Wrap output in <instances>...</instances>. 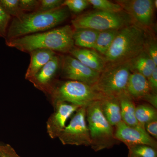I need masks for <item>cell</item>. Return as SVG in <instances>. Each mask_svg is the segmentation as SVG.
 Listing matches in <instances>:
<instances>
[{"mask_svg": "<svg viewBox=\"0 0 157 157\" xmlns=\"http://www.w3.org/2000/svg\"><path fill=\"white\" fill-rule=\"evenodd\" d=\"M74 29L70 25L27 35L6 41L7 46L29 53L37 49H48L62 53L69 52L74 47Z\"/></svg>", "mask_w": 157, "mask_h": 157, "instance_id": "6da1fadb", "label": "cell"}, {"mask_svg": "<svg viewBox=\"0 0 157 157\" xmlns=\"http://www.w3.org/2000/svg\"><path fill=\"white\" fill-rule=\"evenodd\" d=\"M70 16V11L64 6L51 11L25 13L20 17L13 18L9 24L6 42L54 29Z\"/></svg>", "mask_w": 157, "mask_h": 157, "instance_id": "7a4b0ae2", "label": "cell"}, {"mask_svg": "<svg viewBox=\"0 0 157 157\" xmlns=\"http://www.w3.org/2000/svg\"><path fill=\"white\" fill-rule=\"evenodd\" d=\"M147 31L134 24L121 29L107 53V63L128 61L145 49Z\"/></svg>", "mask_w": 157, "mask_h": 157, "instance_id": "3957f363", "label": "cell"}, {"mask_svg": "<svg viewBox=\"0 0 157 157\" xmlns=\"http://www.w3.org/2000/svg\"><path fill=\"white\" fill-rule=\"evenodd\" d=\"M132 72L130 60L108 63L93 87L104 97L118 99L127 93V85Z\"/></svg>", "mask_w": 157, "mask_h": 157, "instance_id": "277c9868", "label": "cell"}, {"mask_svg": "<svg viewBox=\"0 0 157 157\" xmlns=\"http://www.w3.org/2000/svg\"><path fill=\"white\" fill-rule=\"evenodd\" d=\"M99 101L86 107V119L90 136L91 147L94 151L109 149L117 144L114 129L103 114Z\"/></svg>", "mask_w": 157, "mask_h": 157, "instance_id": "5b68a950", "label": "cell"}, {"mask_svg": "<svg viewBox=\"0 0 157 157\" xmlns=\"http://www.w3.org/2000/svg\"><path fill=\"white\" fill-rule=\"evenodd\" d=\"M52 104L57 101L86 107L104 96L92 86L80 82L67 80L55 83L49 94Z\"/></svg>", "mask_w": 157, "mask_h": 157, "instance_id": "8992f818", "label": "cell"}, {"mask_svg": "<svg viewBox=\"0 0 157 157\" xmlns=\"http://www.w3.org/2000/svg\"><path fill=\"white\" fill-rule=\"evenodd\" d=\"M71 22L74 29L87 28L99 32L119 30L133 24L131 17L124 11L112 13L96 10L82 14Z\"/></svg>", "mask_w": 157, "mask_h": 157, "instance_id": "52a82bcc", "label": "cell"}, {"mask_svg": "<svg viewBox=\"0 0 157 157\" xmlns=\"http://www.w3.org/2000/svg\"><path fill=\"white\" fill-rule=\"evenodd\" d=\"M76 112L58 138L63 145L90 146L91 141L86 123V107H79Z\"/></svg>", "mask_w": 157, "mask_h": 157, "instance_id": "ba28073f", "label": "cell"}, {"mask_svg": "<svg viewBox=\"0 0 157 157\" xmlns=\"http://www.w3.org/2000/svg\"><path fill=\"white\" fill-rule=\"evenodd\" d=\"M116 2L128 14L133 24L145 30H151L154 17V1L118 0Z\"/></svg>", "mask_w": 157, "mask_h": 157, "instance_id": "9c48e42d", "label": "cell"}, {"mask_svg": "<svg viewBox=\"0 0 157 157\" xmlns=\"http://www.w3.org/2000/svg\"><path fill=\"white\" fill-rule=\"evenodd\" d=\"M60 69L63 78L68 80L80 82L90 86L96 84L101 74L70 55L62 58Z\"/></svg>", "mask_w": 157, "mask_h": 157, "instance_id": "30bf717a", "label": "cell"}, {"mask_svg": "<svg viewBox=\"0 0 157 157\" xmlns=\"http://www.w3.org/2000/svg\"><path fill=\"white\" fill-rule=\"evenodd\" d=\"M115 127V139L123 142L128 148L136 145H146L157 148L156 141L145 130L129 126L122 121Z\"/></svg>", "mask_w": 157, "mask_h": 157, "instance_id": "8fae6325", "label": "cell"}, {"mask_svg": "<svg viewBox=\"0 0 157 157\" xmlns=\"http://www.w3.org/2000/svg\"><path fill=\"white\" fill-rule=\"evenodd\" d=\"M52 104L54 112L46 122V130L48 136L55 139L58 137L65 128L66 122L69 117L80 107L60 101H56Z\"/></svg>", "mask_w": 157, "mask_h": 157, "instance_id": "7c38bea8", "label": "cell"}, {"mask_svg": "<svg viewBox=\"0 0 157 157\" xmlns=\"http://www.w3.org/2000/svg\"><path fill=\"white\" fill-rule=\"evenodd\" d=\"M61 63V59L56 55L29 81L35 87L48 95L55 84L54 78L60 69Z\"/></svg>", "mask_w": 157, "mask_h": 157, "instance_id": "4fadbf2b", "label": "cell"}, {"mask_svg": "<svg viewBox=\"0 0 157 157\" xmlns=\"http://www.w3.org/2000/svg\"><path fill=\"white\" fill-rule=\"evenodd\" d=\"M69 53L88 67L101 73L107 63L103 56L91 48L74 47Z\"/></svg>", "mask_w": 157, "mask_h": 157, "instance_id": "5bb4252c", "label": "cell"}, {"mask_svg": "<svg viewBox=\"0 0 157 157\" xmlns=\"http://www.w3.org/2000/svg\"><path fill=\"white\" fill-rule=\"evenodd\" d=\"M152 92L147 78L137 72L131 73L127 85V93L133 100H143Z\"/></svg>", "mask_w": 157, "mask_h": 157, "instance_id": "9a60e30c", "label": "cell"}, {"mask_svg": "<svg viewBox=\"0 0 157 157\" xmlns=\"http://www.w3.org/2000/svg\"><path fill=\"white\" fill-rule=\"evenodd\" d=\"M29 53L30 63L25 74V78L28 80L34 77L56 54L53 51L48 49H37Z\"/></svg>", "mask_w": 157, "mask_h": 157, "instance_id": "2e32d148", "label": "cell"}, {"mask_svg": "<svg viewBox=\"0 0 157 157\" xmlns=\"http://www.w3.org/2000/svg\"><path fill=\"white\" fill-rule=\"evenodd\" d=\"M99 103L101 111L111 126L115 127L122 121L119 99L104 97Z\"/></svg>", "mask_w": 157, "mask_h": 157, "instance_id": "e0dca14e", "label": "cell"}, {"mask_svg": "<svg viewBox=\"0 0 157 157\" xmlns=\"http://www.w3.org/2000/svg\"><path fill=\"white\" fill-rule=\"evenodd\" d=\"M120 104L122 121L129 126L145 130L139 124L135 116V107L134 100L125 93L118 98Z\"/></svg>", "mask_w": 157, "mask_h": 157, "instance_id": "ac0fdd59", "label": "cell"}, {"mask_svg": "<svg viewBox=\"0 0 157 157\" xmlns=\"http://www.w3.org/2000/svg\"><path fill=\"white\" fill-rule=\"evenodd\" d=\"M132 72H136L148 78L156 67L146 51L144 50L130 60Z\"/></svg>", "mask_w": 157, "mask_h": 157, "instance_id": "d6986e66", "label": "cell"}, {"mask_svg": "<svg viewBox=\"0 0 157 157\" xmlns=\"http://www.w3.org/2000/svg\"><path fill=\"white\" fill-rule=\"evenodd\" d=\"M99 31L92 29H74V46L78 48L94 49Z\"/></svg>", "mask_w": 157, "mask_h": 157, "instance_id": "ffe728a7", "label": "cell"}, {"mask_svg": "<svg viewBox=\"0 0 157 157\" xmlns=\"http://www.w3.org/2000/svg\"><path fill=\"white\" fill-rule=\"evenodd\" d=\"M119 30H109L99 32L94 50L104 56L112 45Z\"/></svg>", "mask_w": 157, "mask_h": 157, "instance_id": "44dd1931", "label": "cell"}, {"mask_svg": "<svg viewBox=\"0 0 157 157\" xmlns=\"http://www.w3.org/2000/svg\"><path fill=\"white\" fill-rule=\"evenodd\" d=\"M135 116L139 124L145 129V125L157 120L156 108L147 104H141L135 107Z\"/></svg>", "mask_w": 157, "mask_h": 157, "instance_id": "7402d4cb", "label": "cell"}, {"mask_svg": "<svg viewBox=\"0 0 157 157\" xmlns=\"http://www.w3.org/2000/svg\"><path fill=\"white\" fill-rule=\"evenodd\" d=\"M90 5L97 10L105 12L118 13L123 11L119 4L108 0H87Z\"/></svg>", "mask_w": 157, "mask_h": 157, "instance_id": "603a6c76", "label": "cell"}, {"mask_svg": "<svg viewBox=\"0 0 157 157\" xmlns=\"http://www.w3.org/2000/svg\"><path fill=\"white\" fill-rule=\"evenodd\" d=\"M0 7L6 14L14 18L25 14L19 6V0H0Z\"/></svg>", "mask_w": 157, "mask_h": 157, "instance_id": "cb8c5ba5", "label": "cell"}, {"mask_svg": "<svg viewBox=\"0 0 157 157\" xmlns=\"http://www.w3.org/2000/svg\"><path fill=\"white\" fill-rule=\"evenodd\" d=\"M129 152L139 157H157L156 149L146 145H138L128 148Z\"/></svg>", "mask_w": 157, "mask_h": 157, "instance_id": "d4e9b609", "label": "cell"}, {"mask_svg": "<svg viewBox=\"0 0 157 157\" xmlns=\"http://www.w3.org/2000/svg\"><path fill=\"white\" fill-rule=\"evenodd\" d=\"M145 50L157 66V43L155 37L152 35L151 30L147 31V39Z\"/></svg>", "mask_w": 157, "mask_h": 157, "instance_id": "484cf974", "label": "cell"}, {"mask_svg": "<svg viewBox=\"0 0 157 157\" xmlns=\"http://www.w3.org/2000/svg\"><path fill=\"white\" fill-rule=\"evenodd\" d=\"M90 5L87 0H66L62 6L67 7L70 11L78 13L84 11Z\"/></svg>", "mask_w": 157, "mask_h": 157, "instance_id": "4316f807", "label": "cell"}, {"mask_svg": "<svg viewBox=\"0 0 157 157\" xmlns=\"http://www.w3.org/2000/svg\"><path fill=\"white\" fill-rule=\"evenodd\" d=\"M39 6L36 11H51L62 6L63 0H40L39 1Z\"/></svg>", "mask_w": 157, "mask_h": 157, "instance_id": "83f0119b", "label": "cell"}, {"mask_svg": "<svg viewBox=\"0 0 157 157\" xmlns=\"http://www.w3.org/2000/svg\"><path fill=\"white\" fill-rule=\"evenodd\" d=\"M11 17L0 7V37L5 39Z\"/></svg>", "mask_w": 157, "mask_h": 157, "instance_id": "f1b7e54d", "label": "cell"}, {"mask_svg": "<svg viewBox=\"0 0 157 157\" xmlns=\"http://www.w3.org/2000/svg\"><path fill=\"white\" fill-rule=\"evenodd\" d=\"M39 1L36 0H19V6L23 12L37 11L39 6Z\"/></svg>", "mask_w": 157, "mask_h": 157, "instance_id": "f546056e", "label": "cell"}, {"mask_svg": "<svg viewBox=\"0 0 157 157\" xmlns=\"http://www.w3.org/2000/svg\"><path fill=\"white\" fill-rule=\"evenodd\" d=\"M0 156L2 157H21L9 144H0Z\"/></svg>", "mask_w": 157, "mask_h": 157, "instance_id": "4dcf8cb0", "label": "cell"}, {"mask_svg": "<svg viewBox=\"0 0 157 157\" xmlns=\"http://www.w3.org/2000/svg\"><path fill=\"white\" fill-rule=\"evenodd\" d=\"M146 132L154 138H157V120L151 121L145 125Z\"/></svg>", "mask_w": 157, "mask_h": 157, "instance_id": "1f68e13d", "label": "cell"}, {"mask_svg": "<svg viewBox=\"0 0 157 157\" xmlns=\"http://www.w3.org/2000/svg\"><path fill=\"white\" fill-rule=\"evenodd\" d=\"M150 87L152 92L157 93V67L155 68L150 76L147 78Z\"/></svg>", "mask_w": 157, "mask_h": 157, "instance_id": "d6a6232c", "label": "cell"}, {"mask_svg": "<svg viewBox=\"0 0 157 157\" xmlns=\"http://www.w3.org/2000/svg\"><path fill=\"white\" fill-rule=\"evenodd\" d=\"M143 101H146L151 104V106L156 108L157 107V93L152 92L146 96Z\"/></svg>", "mask_w": 157, "mask_h": 157, "instance_id": "836d02e7", "label": "cell"}, {"mask_svg": "<svg viewBox=\"0 0 157 157\" xmlns=\"http://www.w3.org/2000/svg\"><path fill=\"white\" fill-rule=\"evenodd\" d=\"M154 6L155 9H156L157 7V0H155V1H154Z\"/></svg>", "mask_w": 157, "mask_h": 157, "instance_id": "e575fe53", "label": "cell"}, {"mask_svg": "<svg viewBox=\"0 0 157 157\" xmlns=\"http://www.w3.org/2000/svg\"><path fill=\"white\" fill-rule=\"evenodd\" d=\"M129 153L130 154H131V155H132V157H139L138 156H137L134 155H133L132 154H131V153H130V152H129Z\"/></svg>", "mask_w": 157, "mask_h": 157, "instance_id": "d590c367", "label": "cell"}, {"mask_svg": "<svg viewBox=\"0 0 157 157\" xmlns=\"http://www.w3.org/2000/svg\"><path fill=\"white\" fill-rule=\"evenodd\" d=\"M128 157H132V155H131V154H130L129 153L128 154Z\"/></svg>", "mask_w": 157, "mask_h": 157, "instance_id": "8d00e7d4", "label": "cell"}, {"mask_svg": "<svg viewBox=\"0 0 157 157\" xmlns=\"http://www.w3.org/2000/svg\"><path fill=\"white\" fill-rule=\"evenodd\" d=\"M0 157H1V156H0Z\"/></svg>", "mask_w": 157, "mask_h": 157, "instance_id": "74e56055", "label": "cell"}]
</instances>
